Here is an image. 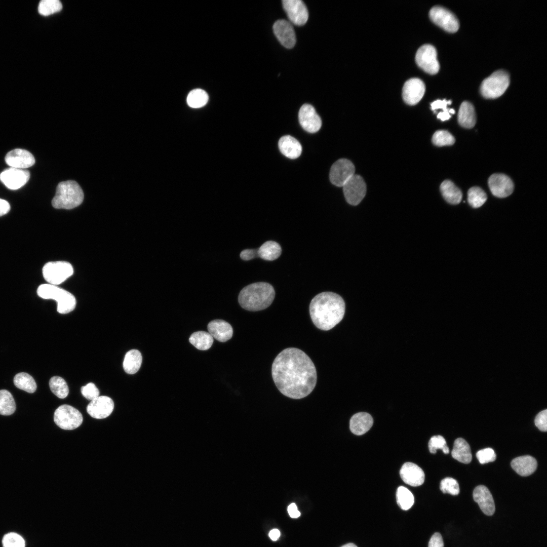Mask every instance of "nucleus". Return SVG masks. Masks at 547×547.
Masks as SVG:
<instances>
[{"label":"nucleus","instance_id":"49530a36","mask_svg":"<svg viewBox=\"0 0 547 547\" xmlns=\"http://www.w3.org/2000/svg\"><path fill=\"white\" fill-rule=\"evenodd\" d=\"M536 426L542 432L547 431V410L539 412L534 420Z\"/></svg>","mask_w":547,"mask_h":547},{"label":"nucleus","instance_id":"c9c22d12","mask_svg":"<svg viewBox=\"0 0 547 547\" xmlns=\"http://www.w3.org/2000/svg\"><path fill=\"white\" fill-rule=\"evenodd\" d=\"M49 386L52 392L59 398L64 399L68 395V386L61 377H52L49 381Z\"/></svg>","mask_w":547,"mask_h":547},{"label":"nucleus","instance_id":"1a4fd4ad","mask_svg":"<svg viewBox=\"0 0 547 547\" xmlns=\"http://www.w3.org/2000/svg\"><path fill=\"white\" fill-rule=\"evenodd\" d=\"M437 57L435 48L431 45L426 44L418 49L416 54L415 61L418 66L425 72L435 74L440 68Z\"/></svg>","mask_w":547,"mask_h":547},{"label":"nucleus","instance_id":"37998d69","mask_svg":"<svg viewBox=\"0 0 547 547\" xmlns=\"http://www.w3.org/2000/svg\"><path fill=\"white\" fill-rule=\"evenodd\" d=\"M3 547H25V541L19 534L10 532L6 534L2 540Z\"/></svg>","mask_w":547,"mask_h":547},{"label":"nucleus","instance_id":"7ed1b4c3","mask_svg":"<svg viewBox=\"0 0 547 547\" xmlns=\"http://www.w3.org/2000/svg\"><path fill=\"white\" fill-rule=\"evenodd\" d=\"M275 296L273 287L266 282L251 284L243 288L238 296L240 305L249 311H259L267 308Z\"/></svg>","mask_w":547,"mask_h":547},{"label":"nucleus","instance_id":"cd10ccee","mask_svg":"<svg viewBox=\"0 0 547 547\" xmlns=\"http://www.w3.org/2000/svg\"><path fill=\"white\" fill-rule=\"evenodd\" d=\"M451 454L455 459L465 464L470 463L472 459L470 446L467 442L461 438L455 440Z\"/></svg>","mask_w":547,"mask_h":547},{"label":"nucleus","instance_id":"6e6d98bb","mask_svg":"<svg viewBox=\"0 0 547 547\" xmlns=\"http://www.w3.org/2000/svg\"><path fill=\"white\" fill-rule=\"evenodd\" d=\"M341 547H358L356 544L353 543H346Z\"/></svg>","mask_w":547,"mask_h":547},{"label":"nucleus","instance_id":"6e6552de","mask_svg":"<svg viewBox=\"0 0 547 547\" xmlns=\"http://www.w3.org/2000/svg\"><path fill=\"white\" fill-rule=\"evenodd\" d=\"M83 420L81 413L68 405L60 406L54 414V421L57 426L65 430H72L79 427Z\"/></svg>","mask_w":547,"mask_h":547},{"label":"nucleus","instance_id":"7c9ffc66","mask_svg":"<svg viewBox=\"0 0 547 547\" xmlns=\"http://www.w3.org/2000/svg\"><path fill=\"white\" fill-rule=\"evenodd\" d=\"M282 248L280 245L273 241H268L264 243L257 249L258 257L268 261H272L277 259L281 255Z\"/></svg>","mask_w":547,"mask_h":547},{"label":"nucleus","instance_id":"aec40b11","mask_svg":"<svg viewBox=\"0 0 547 547\" xmlns=\"http://www.w3.org/2000/svg\"><path fill=\"white\" fill-rule=\"evenodd\" d=\"M6 163L11 168L25 169L35 163L33 155L28 151L16 148L8 152L5 156Z\"/></svg>","mask_w":547,"mask_h":547},{"label":"nucleus","instance_id":"2eb2a0df","mask_svg":"<svg viewBox=\"0 0 547 547\" xmlns=\"http://www.w3.org/2000/svg\"><path fill=\"white\" fill-rule=\"evenodd\" d=\"M298 119L301 126L307 132L316 133L321 127V119L314 107L310 104H304L300 107Z\"/></svg>","mask_w":547,"mask_h":547},{"label":"nucleus","instance_id":"f704fd0d","mask_svg":"<svg viewBox=\"0 0 547 547\" xmlns=\"http://www.w3.org/2000/svg\"><path fill=\"white\" fill-rule=\"evenodd\" d=\"M209 97L207 93L203 90L196 89L191 91L187 97V103L192 108H200L205 105Z\"/></svg>","mask_w":547,"mask_h":547},{"label":"nucleus","instance_id":"72a5a7b5","mask_svg":"<svg viewBox=\"0 0 547 547\" xmlns=\"http://www.w3.org/2000/svg\"><path fill=\"white\" fill-rule=\"evenodd\" d=\"M16 410V404L11 394L6 389L0 390V414L10 415Z\"/></svg>","mask_w":547,"mask_h":547},{"label":"nucleus","instance_id":"5fc2aeb1","mask_svg":"<svg viewBox=\"0 0 547 547\" xmlns=\"http://www.w3.org/2000/svg\"><path fill=\"white\" fill-rule=\"evenodd\" d=\"M268 535L272 540L276 541L280 536V532L277 529H274L270 531Z\"/></svg>","mask_w":547,"mask_h":547},{"label":"nucleus","instance_id":"a18cd8bd","mask_svg":"<svg viewBox=\"0 0 547 547\" xmlns=\"http://www.w3.org/2000/svg\"><path fill=\"white\" fill-rule=\"evenodd\" d=\"M82 395L87 400L92 401L99 396V390L94 383L90 382L81 389Z\"/></svg>","mask_w":547,"mask_h":547},{"label":"nucleus","instance_id":"4be33fe9","mask_svg":"<svg viewBox=\"0 0 547 547\" xmlns=\"http://www.w3.org/2000/svg\"><path fill=\"white\" fill-rule=\"evenodd\" d=\"M473 498L485 515L492 516L494 513L495 507L493 498L486 486H477L473 491Z\"/></svg>","mask_w":547,"mask_h":547},{"label":"nucleus","instance_id":"6ab92c4d","mask_svg":"<svg viewBox=\"0 0 547 547\" xmlns=\"http://www.w3.org/2000/svg\"><path fill=\"white\" fill-rule=\"evenodd\" d=\"M274 32L280 42L286 48H293L296 43V35L291 23L284 19L277 20L273 25Z\"/></svg>","mask_w":547,"mask_h":547},{"label":"nucleus","instance_id":"09e8293b","mask_svg":"<svg viewBox=\"0 0 547 547\" xmlns=\"http://www.w3.org/2000/svg\"><path fill=\"white\" fill-rule=\"evenodd\" d=\"M428 547H444V542L441 534L435 533L431 537Z\"/></svg>","mask_w":547,"mask_h":547},{"label":"nucleus","instance_id":"c85d7f7f","mask_svg":"<svg viewBox=\"0 0 547 547\" xmlns=\"http://www.w3.org/2000/svg\"><path fill=\"white\" fill-rule=\"evenodd\" d=\"M440 190L443 198L448 203L456 205L461 202L462 192L451 181H444L441 184Z\"/></svg>","mask_w":547,"mask_h":547},{"label":"nucleus","instance_id":"4468645a","mask_svg":"<svg viewBox=\"0 0 547 547\" xmlns=\"http://www.w3.org/2000/svg\"><path fill=\"white\" fill-rule=\"evenodd\" d=\"M30 173L25 169L10 168L0 174V180L9 189H18L29 180Z\"/></svg>","mask_w":547,"mask_h":547},{"label":"nucleus","instance_id":"39448f33","mask_svg":"<svg viewBox=\"0 0 547 547\" xmlns=\"http://www.w3.org/2000/svg\"><path fill=\"white\" fill-rule=\"evenodd\" d=\"M37 295L42 298L55 300L57 302V311L66 314L74 310L76 306L75 297L68 291L56 285L44 284L40 285L36 291Z\"/></svg>","mask_w":547,"mask_h":547},{"label":"nucleus","instance_id":"8fccbe9b","mask_svg":"<svg viewBox=\"0 0 547 547\" xmlns=\"http://www.w3.org/2000/svg\"><path fill=\"white\" fill-rule=\"evenodd\" d=\"M240 257L244 260H249L258 257L257 249H245L240 253Z\"/></svg>","mask_w":547,"mask_h":547},{"label":"nucleus","instance_id":"f257e3e1","mask_svg":"<svg viewBox=\"0 0 547 547\" xmlns=\"http://www.w3.org/2000/svg\"><path fill=\"white\" fill-rule=\"evenodd\" d=\"M273 380L284 396L294 399L303 398L314 390L317 376L311 359L302 350L285 348L275 359L271 367Z\"/></svg>","mask_w":547,"mask_h":547},{"label":"nucleus","instance_id":"0eeeda50","mask_svg":"<svg viewBox=\"0 0 547 547\" xmlns=\"http://www.w3.org/2000/svg\"><path fill=\"white\" fill-rule=\"evenodd\" d=\"M42 273L48 284L57 286L72 275L73 268L70 263L65 261H50L44 265Z\"/></svg>","mask_w":547,"mask_h":547},{"label":"nucleus","instance_id":"a878e982","mask_svg":"<svg viewBox=\"0 0 547 547\" xmlns=\"http://www.w3.org/2000/svg\"><path fill=\"white\" fill-rule=\"evenodd\" d=\"M278 145L281 152L289 159L298 158L302 152V146L299 142L290 135L282 137L279 141Z\"/></svg>","mask_w":547,"mask_h":547},{"label":"nucleus","instance_id":"423d86ee","mask_svg":"<svg viewBox=\"0 0 547 547\" xmlns=\"http://www.w3.org/2000/svg\"><path fill=\"white\" fill-rule=\"evenodd\" d=\"M510 84V76L507 72L500 70L493 72L482 83L480 91L486 98L494 99L502 95Z\"/></svg>","mask_w":547,"mask_h":547},{"label":"nucleus","instance_id":"f8f14e48","mask_svg":"<svg viewBox=\"0 0 547 547\" xmlns=\"http://www.w3.org/2000/svg\"><path fill=\"white\" fill-rule=\"evenodd\" d=\"M429 14L433 22L448 32H455L459 28V23L456 17L443 7H434Z\"/></svg>","mask_w":547,"mask_h":547},{"label":"nucleus","instance_id":"a211bd4d","mask_svg":"<svg viewBox=\"0 0 547 547\" xmlns=\"http://www.w3.org/2000/svg\"><path fill=\"white\" fill-rule=\"evenodd\" d=\"M425 90L424 83L419 79H411L404 84L402 96L408 104L413 105L418 103L422 98Z\"/></svg>","mask_w":547,"mask_h":547},{"label":"nucleus","instance_id":"412c9836","mask_svg":"<svg viewBox=\"0 0 547 547\" xmlns=\"http://www.w3.org/2000/svg\"><path fill=\"white\" fill-rule=\"evenodd\" d=\"M400 475L405 483L412 486L421 485L425 478L423 470L416 464L410 462H406L402 465Z\"/></svg>","mask_w":547,"mask_h":547},{"label":"nucleus","instance_id":"864d4df0","mask_svg":"<svg viewBox=\"0 0 547 547\" xmlns=\"http://www.w3.org/2000/svg\"><path fill=\"white\" fill-rule=\"evenodd\" d=\"M449 110V109L447 111L440 112L437 115V118L442 121L449 120L451 118Z\"/></svg>","mask_w":547,"mask_h":547},{"label":"nucleus","instance_id":"e433bc0d","mask_svg":"<svg viewBox=\"0 0 547 547\" xmlns=\"http://www.w3.org/2000/svg\"><path fill=\"white\" fill-rule=\"evenodd\" d=\"M396 498L399 506L405 511L410 509L414 502L413 495L404 486H400L397 489Z\"/></svg>","mask_w":547,"mask_h":547},{"label":"nucleus","instance_id":"b1692460","mask_svg":"<svg viewBox=\"0 0 547 547\" xmlns=\"http://www.w3.org/2000/svg\"><path fill=\"white\" fill-rule=\"evenodd\" d=\"M373 423V420L370 414L366 412H359L351 417L349 428L354 434L360 436L367 432Z\"/></svg>","mask_w":547,"mask_h":547},{"label":"nucleus","instance_id":"9d476101","mask_svg":"<svg viewBox=\"0 0 547 547\" xmlns=\"http://www.w3.org/2000/svg\"><path fill=\"white\" fill-rule=\"evenodd\" d=\"M342 187L346 201L354 206L359 204L366 193V185L364 179L357 174L348 180Z\"/></svg>","mask_w":547,"mask_h":547},{"label":"nucleus","instance_id":"f3484780","mask_svg":"<svg viewBox=\"0 0 547 547\" xmlns=\"http://www.w3.org/2000/svg\"><path fill=\"white\" fill-rule=\"evenodd\" d=\"M488 185L492 193L498 198L510 196L514 190V183L511 179L503 174H494L488 179Z\"/></svg>","mask_w":547,"mask_h":547},{"label":"nucleus","instance_id":"de8ad7c7","mask_svg":"<svg viewBox=\"0 0 547 547\" xmlns=\"http://www.w3.org/2000/svg\"><path fill=\"white\" fill-rule=\"evenodd\" d=\"M451 100L447 101L446 99L437 100L431 103L432 110L435 111L436 110L441 109L442 111H447L449 109L447 108V105L451 104Z\"/></svg>","mask_w":547,"mask_h":547},{"label":"nucleus","instance_id":"2f4dec72","mask_svg":"<svg viewBox=\"0 0 547 547\" xmlns=\"http://www.w3.org/2000/svg\"><path fill=\"white\" fill-rule=\"evenodd\" d=\"M189 341L197 349L206 350L211 347L213 338L209 333L200 331L193 333L189 338Z\"/></svg>","mask_w":547,"mask_h":547},{"label":"nucleus","instance_id":"20e7f679","mask_svg":"<svg viewBox=\"0 0 547 547\" xmlns=\"http://www.w3.org/2000/svg\"><path fill=\"white\" fill-rule=\"evenodd\" d=\"M84 197L83 191L76 181H62L57 186L52 205L56 209H72L82 203Z\"/></svg>","mask_w":547,"mask_h":547},{"label":"nucleus","instance_id":"a19ab883","mask_svg":"<svg viewBox=\"0 0 547 547\" xmlns=\"http://www.w3.org/2000/svg\"><path fill=\"white\" fill-rule=\"evenodd\" d=\"M428 448L430 452L433 454L436 453L439 449H442L445 454L449 452L445 439L440 435L434 436L431 438L428 442Z\"/></svg>","mask_w":547,"mask_h":547},{"label":"nucleus","instance_id":"4d7b16f0","mask_svg":"<svg viewBox=\"0 0 547 547\" xmlns=\"http://www.w3.org/2000/svg\"><path fill=\"white\" fill-rule=\"evenodd\" d=\"M449 111L450 114H454L455 112L454 109H453L452 108L449 109Z\"/></svg>","mask_w":547,"mask_h":547},{"label":"nucleus","instance_id":"ea45409f","mask_svg":"<svg viewBox=\"0 0 547 547\" xmlns=\"http://www.w3.org/2000/svg\"><path fill=\"white\" fill-rule=\"evenodd\" d=\"M433 143L438 146L451 145L455 142V138L448 131H437L432 137Z\"/></svg>","mask_w":547,"mask_h":547},{"label":"nucleus","instance_id":"4c0bfd02","mask_svg":"<svg viewBox=\"0 0 547 547\" xmlns=\"http://www.w3.org/2000/svg\"><path fill=\"white\" fill-rule=\"evenodd\" d=\"M487 199L486 193L480 187H473L467 192V201L469 204L474 208L482 206Z\"/></svg>","mask_w":547,"mask_h":547},{"label":"nucleus","instance_id":"dca6fc26","mask_svg":"<svg viewBox=\"0 0 547 547\" xmlns=\"http://www.w3.org/2000/svg\"><path fill=\"white\" fill-rule=\"evenodd\" d=\"M113 409V400L107 396H101L91 401L87 407V411L93 418L103 419L109 416Z\"/></svg>","mask_w":547,"mask_h":547},{"label":"nucleus","instance_id":"603ef678","mask_svg":"<svg viewBox=\"0 0 547 547\" xmlns=\"http://www.w3.org/2000/svg\"><path fill=\"white\" fill-rule=\"evenodd\" d=\"M10 204L7 201L0 199V217L6 215L10 210Z\"/></svg>","mask_w":547,"mask_h":547},{"label":"nucleus","instance_id":"5701e85b","mask_svg":"<svg viewBox=\"0 0 547 547\" xmlns=\"http://www.w3.org/2000/svg\"><path fill=\"white\" fill-rule=\"evenodd\" d=\"M209 333L217 340L224 342L230 339L233 335L231 326L222 320H214L207 326Z\"/></svg>","mask_w":547,"mask_h":547},{"label":"nucleus","instance_id":"c03bdc74","mask_svg":"<svg viewBox=\"0 0 547 547\" xmlns=\"http://www.w3.org/2000/svg\"><path fill=\"white\" fill-rule=\"evenodd\" d=\"M476 457L481 464H485L494 461L496 455L494 451L490 448H487L478 451Z\"/></svg>","mask_w":547,"mask_h":547},{"label":"nucleus","instance_id":"79ce46f5","mask_svg":"<svg viewBox=\"0 0 547 547\" xmlns=\"http://www.w3.org/2000/svg\"><path fill=\"white\" fill-rule=\"evenodd\" d=\"M440 488L444 493L456 495L459 493V487L457 481L450 477L445 478L441 481Z\"/></svg>","mask_w":547,"mask_h":547},{"label":"nucleus","instance_id":"393cba45","mask_svg":"<svg viewBox=\"0 0 547 547\" xmlns=\"http://www.w3.org/2000/svg\"><path fill=\"white\" fill-rule=\"evenodd\" d=\"M511 464L518 474L523 477L531 475L537 466L536 460L530 455L517 457L512 460Z\"/></svg>","mask_w":547,"mask_h":547},{"label":"nucleus","instance_id":"c756f323","mask_svg":"<svg viewBox=\"0 0 547 547\" xmlns=\"http://www.w3.org/2000/svg\"><path fill=\"white\" fill-rule=\"evenodd\" d=\"M142 361V355L138 350H130L126 354L124 359L123 367L124 371L129 374L136 373L139 370Z\"/></svg>","mask_w":547,"mask_h":547},{"label":"nucleus","instance_id":"473e14b6","mask_svg":"<svg viewBox=\"0 0 547 547\" xmlns=\"http://www.w3.org/2000/svg\"><path fill=\"white\" fill-rule=\"evenodd\" d=\"M14 383L18 388L29 393H34L36 389V384L33 378L25 372L17 374L14 377Z\"/></svg>","mask_w":547,"mask_h":547},{"label":"nucleus","instance_id":"bb28decb","mask_svg":"<svg viewBox=\"0 0 547 547\" xmlns=\"http://www.w3.org/2000/svg\"><path fill=\"white\" fill-rule=\"evenodd\" d=\"M459 125L465 128H473L476 123V116L473 105L468 101L463 102L458 113Z\"/></svg>","mask_w":547,"mask_h":547},{"label":"nucleus","instance_id":"3c124183","mask_svg":"<svg viewBox=\"0 0 547 547\" xmlns=\"http://www.w3.org/2000/svg\"><path fill=\"white\" fill-rule=\"evenodd\" d=\"M288 512L290 516L292 518H297L300 516V513L298 510L295 503H292L288 506Z\"/></svg>","mask_w":547,"mask_h":547},{"label":"nucleus","instance_id":"f03ea898","mask_svg":"<svg viewBox=\"0 0 547 547\" xmlns=\"http://www.w3.org/2000/svg\"><path fill=\"white\" fill-rule=\"evenodd\" d=\"M345 302L338 294L324 292L315 296L309 304V314L314 324L319 329L328 331L343 319Z\"/></svg>","mask_w":547,"mask_h":547},{"label":"nucleus","instance_id":"58836bf2","mask_svg":"<svg viewBox=\"0 0 547 547\" xmlns=\"http://www.w3.org/2000/svg\"><path fill=\"white\" fill-rule=\"evenodd\" d=\"M62 9V4L58 0H42L38 6V13L45 16L59 12Z\"/></svg>","mask_w":547,"mask_h":547},{"label":"nucleus","instance_id":"ddd939ff","mask_svg":"<svg viewBox=\"0 0 547 547\" xmlns=\"http://www.w3.org/2000/svg\"><path fill=\"white\" fill-rule=\"evenodd\" d=\"M282 4L291 22L298 26L305 24L308 18V13L305 5L302 1L283 0Z\"/></svg>","mask_w":547,"mask_h":547},{"label":"nucleus","instance_id":"9b49d317","mask_svg":"<svg viewBox=\"0 0 547 547\" xmlns=\"http://www.w3.org/2000/svg\"><path fill=\"white\" fill-rule=\"evenodd\" d=\"M355 166L351 161L345 159H339L331 167L330 180L334 185L342 187L355 174Z\"/></svg>","mask_w":547,"mask_h":547}]
</instances>
